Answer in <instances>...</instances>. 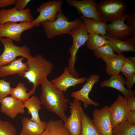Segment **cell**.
Masks as SVG:
<instances>
[{
	"mask_svg": "<svg viewBox=\"0 0 135 135\" xmlns=\"http://www.w3.org/2000/svg\"><path fill=\"white\" fill-rule=\"evenodd\" d=\"M66 1L69 6L76 8L78 12L84 17L102 21L97 11L96 0H66Z\"/></svg>",
	"mask_w": 135,
	"mask_h": 135,
	"instance_id": "cell-14",
	"label": "cell"
},
{
	"mask_svg": "<svg viewBox=\"0 0 135 135\" xmlns=\"http://www.w3.org/2000/svg\"><path fill=\"white\" fill-rule=\"evenodd\" d=\"M31 1L30 0H17L15 7L18 10H23L25 9V8Z\"/></svg>",
	"mask_w": 135,
	"mask_h": 135,
	"instance_id": "cell-36",
	"label": "cell"
},
{
	"mask_svg": "<svg viewBox=\"0 0 135 135\" xmlns=\"http://www.w3.org/2000/svg\"><path fill=\"white\" fill-rule=\"evenodd\" d=\"M24 58L22 57L7 65L0 67V78L16 74L22 76L27 71L28 67L26 62H23Z\"/></svg>",
	"mask_w": 135,
	"mask_h": 135,
	"instance_id": "cell-19",
	"label": "cell"
},
{
	"mask_svg": "<svg viewBox=\"0 0 135 135\" xmlns=\"http://www.w3.org/2000/svg\"><path fill=\"white\" fill-rule=\"evenodd\" d=\"M122 74L125 76L126 78V80L124 84L126 86L127 89L129 90H132L135 82V74Z\"/></svg>",
	"mask_w": 135,
	"mask_h": 135,
	"instance_id": "cell-35",
	"label": "cell"
},
{
	"mask_svg": "<svg viewBox=\"0 0 135 135\" xmlns=\"http://www.w3.org/2000/svg\"><path fill=\"white\" fill-rule=\"evenodd\" d=\"M105 38L108 42V44L114 52L118 54L125 52H135V43L128 38L123 41L108 36H105Z\"/></svg>",
	"mask_w": 135,
	"mask_h": 135,
	"instance_id": "cell-21",
	"label": "cell"
},
{
	"mask_svg": "<svg viewBox=\"0 0 135 135\" xmlns=\"http://www.w3.org/2000/svg\"><path fill=\"white\" fill-rule=\"evenodd\" d=\"M62 4L61 0H50L42 3L36 10L38 16L31 22L34 26H38L42 22L54 21L58 13L62 10Z\"/></svg>",
	"mask_w": 135,
	"mask_h": 135,
	"instance_id": "cell-7",
	"label": "cell"
},
{
	"mask_svg": "<svg viewBox=\"0 0 135 135\" xmlns=\"http://www.w3.org/2000/svg\"><path fill=\"white\" fill-rule=\"evenodd\" d=\"M127 103L130 111H135V96H131L127 98Z\"/></svg>",
	"mask_w": 135,
	"mask_h": 135,
	"instance_id": "cell-37",
	"label": "cell"
},
{
	"mask_svg": "<svg viewBox=\"0 0 135 135\" xmlns=\"http://www.w3.org/2000/svg\"><path fill=\"white\" fill-rule=\"evenodd\" d=\"M34 27L31 22H28L20 23L9 22L0 24V38L5 37L20 42L22 33Z\"/></svg>",
	"mask_w": 135,
	"mask_h": 135,
	"instance_id": "cell-9",
	"label": "cell"
},
{
	"mask_svg": "<svg viewBox=\"0 0 135 135\" xmlns=\"http://www.w3.org/2000/svg\"><path fill=\"white\" fill-rule=\"evenodd\" d=\"M42 93L40 101L49 112H54L64 122L67 117L65 112L68 108L69 102L68 98H66L64 92L55 87L46 77L40 84Z\"/></svg>",
	"mask_w": 135,
	"mask_h": 135,
	"instance_id": "cell-1",
	"label": "cell"
},
{
	"mask_svg": "<svg viewBox=\"0 0 135 135\" xmlns=\"http://www.w3.org/2000/svg\"><path fill=\"white\" fill-rule=\"evenodd\" d=\"M87 79L86 77L80 78L74 77L70 73L68 66H66L62 74L59 77L51 80L50 82L56 88L66 92L69 87L82 84L86 82Z\"/></svg>",
	"mask_w": 135,
	"mask_h": 135,
	"instance_id": "cell-15",
	"label": "cell"
},
{
	"mask_svg": "<svg viewBox=\"0 0 135 135\" xmlns=\"http://www.w3.org/2000/svg\"><path fill=\"white\" fill-rule=\"evenodd\" d=\"M82 21L80 18L69 21L61 10L58 13L54 21H45L40 24L43 28L47 38L52 39L57 36L69 34L70 31Z\"/></svg>",
	"mask_w": 135,
	"mask_h": 135,
	"instance_id": "cell-4",
	"label": "cell"
},
{
	"mask_svg": "<svg viewBox=\"0 0 135 135\" xmlns=\"http://www.w3.org/2000/svg\"><path fill=\"white\" fill-rule=\"evenodd\" d=\"M100 80L99 75L94 74L90 75L87 79L82 87L78 90L72 92L71 96L78 100L82 102L85 108L89 106L93 105L98 106L99 105L97 102L91 99L89 97V94L94 85Z\"/></svg>",
	"mask_w": 135,
	"mask_h": 135,
	"instance_id": "cell-12",
	"label": "cell"
},
{
	"mask_svg": "<svg viewBox=\"0 0 135 135\" xmlns=\"http://www.w3.org/2000/svg\"><path fill=\"white\" fill-rule=\"evenodd\" d=\"M72 39V44L69 48L70 56L68 62V67L71 74L78 78V74L75 68V64L78 59L77 54L79 48L86 43L88 38V33L82 21L70 32Z\"/></svg>",
	"mask_w": 135,
	"mask_h": 135,
	"instance_id": "cell-5",
	"label": "cell"
},
{
	"mask_svg": "<svg viewBox=\"0 0 135 135\" xmlns=\"http://www.w3.org/2000/svg\"><path fill=\"white\" fill-rule=\"evenodd\" d=\"M126 16L121 20L107 24L106 32L108 36L123 41L126 40L132 36H134L131 28L124 22Z\"/></svg>",
	"mask_w": 135,
	"mask_h": 135,
	"instance_id": "cell-16",
	"label": "cell"
},
{
	"mask_svg": "<svg viewBox=\"0 0 135 135\" xmlns=\"http://www.w3.org/2000/svg\"><path fill=\"white\" fill-rule=\"evenodd\" d=\"M126 79L120 74L111 76L108 79L101 82L100 86L102 88L110 87L119 91L122 94L123 97L127 98L130 96L135 94L134 90H130L124 86Z\"/></svg>",
	"mask_w": 135,
	"mask_h": 135,
	"instance_id": "cell-18",
	"label": "cell"
},
{
	"mask_svg": "<svg viewBox=\"0 0 135 135\" xmlns=\"http://www.w3.org/2000/svg\"><path fill=\"white\" fill-rule=\"evenodd\" d=\"M70 116L64 122V125L71 135H81L82 131L81 102L76 99L69 102Z\"/></svg>",
	"mask_w": 135,
	"mask_h": 135,
	"instance_id": "cell-8",
	"label": "cell"
},
{
	"mask_svg": "<svg viewBox=\"0 0 135 135\" xmlns=\"http://www.w3.org/2000/svg\"><path fill=\"white\" fill-rule=\"evenodd\" d=\"M11 88L10 82L5 79H0V103L4 98L10 94Z\"/></svg>",
	"mask_w": 135,
	"mask_h": 135,
	"instance_id": "cell-33",
	"label": "cell"
},
{
	"mask_svg": "<svg viewBox=\"0 0 135 135\" xmlns=\"http://www.w3.org/2000/svg\"><path fill=\"white\" fill-rule=\"evenodd\" d=\"M0 103L1 112L12 119L15 118L19 114L25 113V108L23 102L13 96L5 97Z\"/></svg>",
	"mask_w": 135,
	"mask_h": 135,
	"instance_id": "cell-17",
	"label": "cell"
},
{
	"mask_svg": "<svg viewBox=\"0 0 135 135\" xmlns=\"http://www.w3.org/2000/svg\"><path fill=\"white\" fill-rule=\"evenodd\" d=\"M112 128L121 122L127 120L130 111L127 98L119 94L116 100L109 107Z\"/></svg>",
	"mask_w": 135,
	"mask_h": 135,
	"instance_id": "cell-10",
	"label": "cell"
},
{
	"mask_svg": "<svg viewBox=\"0 0 135 135\" xmlns=\"http://www.w3.org/2000/svg\"><path fill=\"white\" fill-rule=\"evenodd\" d=\"M17 0H0V8H5L15 4Z\"/></svg>",
	"mask_w": 135,
	"mask_h": 135,
	"instance_id": "cell-38",
	"label": "cell"
},
{
	"mask_svg": "<svg viewBox=\"0 0 135 135\" xmlns=\"http://www.w3.org/2000/svg\"><path fill=\"white\" fill-rule=\"evenodd\" d=\"M92 121L101 135H112L109 107L105 106L100 109H95Z\"/></svg>",
	"mask_w": 135,
	"mask_h": 135,
	"instance_id": "cell-11",
	"label": "cell"
},
{
	"mask_svg": "<svg viewBox=\"0 0 135 135\" xmlns=\"http://www.w3.org/2000/svg\"><path fill=\"white\" fill-rule=\"evenodd\" d=\"M0 41L4 47V51L0 56V67L10 63L18 56L27 59L32 56L30 49L26 45L17 46L14 44L12 40L7 38H1Z\"/></svg>",
	"mask_w": 135,
	"mask_h": 135,
	"instance_id": "cell-6",
	"label": "cell"
},
{
	"mask_svg": "<svg viewBox=\"0 0 135 135\" xmlns=\"http://www.w3.org/2000/svg\"><path fill=\"white\" fill-rule=\"evenodd\" d=\"M16 130L10 122L0 119V135H16Z\"/></svg>",
	"mask_w": 135,
	"mask_h": 135,
	"instance_id": "cell-32",
	"label": "cell"
},
{
	"mask_svg": "<svg viewBox=\"0 0 135 135\" xmlns=\"http://www.w3.org/2000/svg\"><path fill=\"white\" fill-rule=\"evenodd\" d=\"M108 44V42L105 37L93 33L88 34V38L86 42L88 49L94 51L100 46Z\"/></svg>",
	"mask_w": 135,
	"mask_h": 135,
	"instance_id": "cell-27",
	"label": "cell"
},
{
	"mask_svg": "<svg viewBox=\"0 0 135 135\" xmlns=\"http://www.w3.org/2000/svg\"><path fill=\"white\" fill-rule=\"evenodd\" d=\"M82 131L81 135H101L92 119L82 111Z\"/></svg>",
	"mask_w": 135,
	"mask_h": 135,
	"instance_id": "cell-26",
	"label": "cell"
},
{
	"mask_svg": "<svg viewBox=\"0 0 135 135\" xmlns=\"http://www.w3.org/2000/svg\"><path fill=\"white\" fill-rule=\"evenodd\" d=\"M80 18L84 22L88 34L93 33L101 35L105 37L108 35L106 32L107 25L105 21H100L92 18H89L82 16Z\"/></svg>",
	"mask_w": 135,
	"mask_h": 135,
	"instance_id": "cell-22",
	"label": "cell"
},
{
	"mask_svg": "<svg viewBox=\"0 0 135 135\" xmlns=\"http://www.w3.org/2000/svg\"><path fill=\"white\" fill-rule=\"evenodd\" d=\"M34 20L29 8L22 10H18L15 6L9 9L0 10V24L9 22H30Z\"/></svg>",
	"mask_w": 135,
	"mask_h": 135,
	"instance_id": "cell-13",
	"label": "cell"
},
{
	"mask_svg": "<svg viewBox=\"0 0 135 135\" xmlns=\"http://www.w3.org/2000/svg\"><path fill=\"white\" fill-rule=\"evenodd\" d=\"M125 57L124 54H118L108 61L106 62L107 74L109 76L120 74Z\"/></svg>",
	"mask_w": 135,
	"mask_h": 135,
	"instance_id": "cell-25",
	"label": "cell"
},
{
	"mask_svg": "<svg viewBox=\"0 0 135 135\" xmlns=\"http://www.w3.org/2000/svg\"><path fill=\"white\" fill-rule=\"evenodd\" d=\"M24 106L27 108L28 114H30L31 120L37 123H41L39 112L41 108V103L37 96H32L28 100L23 102Z\"/></svg>",
	"mask_w": 135,
	"mask_h": 135,
	"instance_id": "cell-24",
	"label": "cell"
},
{
	"mask_svg": "<svg viewBox=\"0 0 135 135\" xmlns=\"http://www.w3.org/2000/svg\"><path fill=\"white\" fill-rule=\"evenodd\" d=\"M112 135H135V124H129L127 121L119 124L112 129Z\"/></svg>",
	"mask_w": 135,
	"mask_h": 135,
	"instance_id": "cell-28",
	"label": "cell"
},
{
	"mask_svg": "<svg viewBox=\"0 0 135 135\" xmlns=\"http://www.w3.org/2000/svg\"><path fill=\"white\" fill-rule=\"evenodd\" d=\"M127 8V4L124 0H102L97 3L99 16L102 21L106 22L123 18Z\"/></svg>",
	"mask_w": 135,
	"mask_h": 135,
	"instance_id": "cell-3",
	"label": "cell"
},
{
	"mask_svg": "<svg viewBox=\"0 0 135 135\" xmlns=\"http://www.w3.org/2000/svg\"><path fill=\"white\" fill-rule=\"evenodd\" d=\"M130 124H135V111H130L127 118V120Z\"/></svg>",
	"mask_w": 135,
	"mask_h": 135,
	"instance_id": "cell-39",
	"label": "cell"
},
{
	"mask_svg": "<svg viewBox=\"0 0 135 135\" xmlns=\"http://www.w3.org/2000/svg\"><path fill=\"white\" fill-rule=\"evenodd\" d=\"M28 89L23 83L19 82L14 88H11L10 94L22 102L28 100L30 96L26 92Z\"/></svg>",
	"mask_w": 135,
	"mask_h": 135,
	"instance_id": "cell-30",
	"label": "cell"
},
{
	"mask_svg": "<svg viewBox=\"0 0 135 135\" xmlns=\"http://www.w3.org/2000/svg\"><path fill=\"white\" fill-rule=\"evenodd\" d=\"M39 135H71L60 120H50L43 132Z\"/></svg>",
	"mask_w": 135,
	"mask_h": 135,
	"instance_id": "cell-23",
	"label": "cell"
},
{
	"mask_svg": "<svg viewBox=\"0 0 135 135\" xmlns=\"http://www.w3.org/2000/svg\"><path fill=\"white\" fill-rule=\"evenodd\" d=\"M122 73L135 74V57H126L124 61L121 70Z\"/></svg>",
	"mask_w": 135,
	"mask_h": 135,
	"instance_id": "cell-31",
	"label": "cell"
},
{
	"mask_svg": "<svg viewBox=\"0 0 135 135\" xmlns=\"http://www.w3.org/2000/svg\"><path fill=\"white\" fill-rule=\"evenodd\" d=\"M26 60L28 69L22 77L27 79L28 83L33 84V88L29 92L31 96L34 94L38 85L50 74L53 66L40 54L31 56Z\"/></svg>",
	"mask_w": 135,
	"mask_h": 135,
	"instance_id": "cell-2",
	"label": "cell"
},
{
	"mask_svg": "<svg viewBox=\"0 0 135 135\" xmlns=\"http://www.w3.org/2000/svg\"><path fill=\"white\" fill-rule=\"evenodd\" d=\"M94 55L96 58L101 59L106 62L116 55L114 53L108 44L98 48L94 51Z\"/></svg>",
	"mask_w": 135,
	"mask_h": 135,
	"instance_id": "cell-29",
	"label": "cell"
},
{
	"mask_svg": "<svg viewBox=\"0 0 135 135\" xmlns=\"http://www.w3.org/2000/svg\"><path fill=\"white\" fill-rule=\"evenodd\" d=\"M125 20H126V24L131 28L133 35L135 36V12L134 11L132 10L130 12L126 14Z\"/></svg>",
	"mask_w": 135,
	"mask_h": 135,
	"instance_id": "cell-34",
	"label": "cell"
},
{
	"mask_svg": "<svg viewBox=\"0 0 135 135\" xmlns=\"http://www.w3.org/2000/svg\"><path fill=\"white\" fill-rule=\"evenodd\" d=\"M22 128L20 135H39L44 130L47 123L45 121L37 123L26 117L22 119Z\"/></svg>",
	"mask_w": 135,
	"mask_h": 135,
	"instance_id": "cell-20",
	"label": "cell"
}]
</instances>
